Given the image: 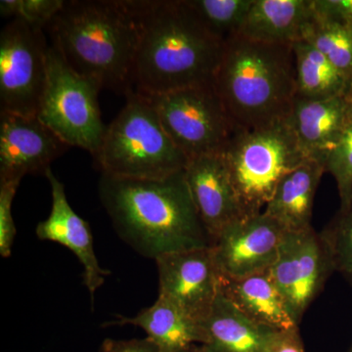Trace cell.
<instances>
[{
  "mask_svg": "<svg viewBox=\"0 0 352 352\" xmlns=\"http://www.w3.org/2000/svg\"><path fill=\"white\" fill-rule=\"evenodd\" d=\"M138 25L134 91L159 94L212 85L226 43L185 0L129 1Z\"/></svg>",
  "mask_w": 352,
  "mask_h": 352,
  "instance_id": "cell-1",
  "label": "cell"
},
{
  "mask_svg": "<svg viewBox=\"0 0 352 352\" xmlns=\"http://www.w3.org/2000/svg\"><path fill=\"white\" fill-rule=\"evenodd\" d=\"M184 170L164 179L102 173L99 196L116 231L145 258L210 247Z\"/></svg>",
  "mask_w": 352,
  "mask_h": 352,
  "instance_id": "cell-2",
  "label": "cell"
},
{
  "mask_svg": "<svg viewBox=\"0 0 352 352\" xmlns=\"http://www.w3.org/2000/svg\"><path fill=\"white\" fill-rule=\"evenodd\" d=\"M45 31L78 75L94 80L102 89L133 91L139 32L129 1H65Z\"/></svg>",
  "mask_w": 352,
  "mask_h": 352,
  "instance_id": "cell-3",
  "label": "cell"
},
{
  "mask_svg": "<svg viewBox=\"0 0 352 352\" xmlns=\"http://www.w3.org/2000/svg\"><path fill=\"white\" fill-rule=\"evenodd\" d=\"M212 85L239 131L287 119L296 94L293 45L229 39Z\"/></svg>",
  "mask_w": 352,
  "mask_h": 352,
  "instance_id": "cell-4",
  "label": "cell"
},
{
  "mask_svg": "<svg viewBox=\"0 0 352 352\" xmlns=\"http://www.w3.org/2000/svg\"><path fill=\"white\" fill-rule=\"evenodd\" d=\"M126 103L106 129L94 161L103 175L164 179L186 168L189 159L171 140L143 95L129 92Z\"/></svg>",
  "mask_w": 352,
  "mask_h": 352,
  "instance_id": "cell-5",
  "label": "cell"
},
{
  "mask_svg": "<svg viewBox=\"0 0 352 352\" xmlns=\"http://www.w3.org/2000/svg\"><path fill=\"white\" fill-rule=\"evenodd\" d=\"M222 154L245 215L263 212L284 176L307 159L288 118L238 129Z\"/></svg>",
  "mask_w": 352,
  "mask_h": 352,
  "instance_id": "cell-6",
  "label": "cell"
},
{
  "mask_svg": "<svg viewBox=\"0 0 352 352\" xmlns=\"http://www.w3.org/2000/svg\"><path fill=\"white\" fill-rule=\"evenodd\" d=\"M100 85L76 73L52 44L46 53V82L38 117L69 147L94 156L107 126L99 107Z\"/></svg>",
  "mask_w": 352,
  "mask_h": 352,
  "instance_id": "cell-7",
  "label": "cell"
},
{
  "mask_svg": "<svg viewBox=\"0 0 352 352\" xmlns=\"http://www.w3.org/2000/svg\"><path fill=\"white\" fill-rule=\"evenodd\" d=\"M140 94L156 111L164 131L189 161L223 152L238 131L212 85Z\"/></svg>",
  "mask_w": 352,
  "mask_h": 352,
  "instance_id": "cell-8",
  "label": "cell"
},
{
  "mask_svg": "<svg viewBox=\"0 0 352 352\" xmlns=\"http://www.w3.org/2000/svg\"><path fill=\"white\" fill-rule=\"evenodd\" d=\"M44 30L14 18L0 34L1 112L36 117L46 82Z\"/></svg>",
  "mask_w": 352,
  "mask_h": 352,
  "instance_id": "cell-9",
  "label": "cell"
},
{
  "mask_svg": "<svg viewBox=\"0 0 352 352\" xmlns=\"http://www.w3.org/2000/svg\"><path fill=\"white\" fill-rule=\"evenodd\" d=\"M335 271L332 254L320 233L314 228L285 232L270 272L298 325Z\"/></svg>",
  "mask_w": 352,
  "mask_h": 352,
  "instance_id": "cell-10",
  "label": "cell"
},
{
  "mask_svg": "<svg viewBox=\"0 0 352 352\" xmlns=\"http://www.w3.org/2000/svg\"><path fill=\"white\" fill-rule=\"evenodd\" d=\"M284 234L282 227L263 212L227 226L210 245L220 277L236 279L270 271Z\"/></svg>",
  "mask_w": 352,
  "mask_h": 352,
  "instance_id": "cell-11",
  "label": "cell"
},
{
  "mask_svg": "<svg viewBox=\"0 0 352 352\" xmlns=\"http://www.w3.org/2000/svg\"><path fill=\"white\" fill-rule=\"evenodd\" d=\"M156 263L159 296L203 323L220 289V275L210 247L164 254Z\"/></svg>",
  "mask_w": 352,
  "mask_h": 352,
  "instance_id": "cell-12",
  "label": "cell"
},
{
  "mask_svg": "<svg viewBox=\"0 0 352 352\" xmlns=\"http://www.w3.org/2000/svg\"><path fill=\"white\" fill-rule=\"evenodd\" d=\"M69 148L38 116L0 112V180L44 175Z\"/></svg>",
  "mask_w": 352,
  "mask_h": 352,
  "instance_id": "cell-13",
  "label": "cell"
},
{
  "mask_svg": "<svg viewBox=\"0 0 352 352\" xmlns=\"http://www.w3.org/2000/svg\"><path fill=\"white\" fill-rule=\"evenodd\" d=\"M184 175L210 245L227 226L247 217L222 153L190 160Z\"/></svg>",
  "mask_w": 352,
  "mask_h": 352,
  "instance_id": "cell-14",
  "label": "cell"
},
{
  "mask_svg": "<svg viewBox=\"0 0 352 352\" xmlns=\"http://www.w3.org/2000/svg\"><path fill=\"white\" fill-rule=\"evenodd\" d=\"M44 176L50 182L52 207L50 217L36 226V236L39 240L64 245L75 254L83 268V284L94 300L97 289L103 286L105 278L111 272L101 267L95 254L90 227L69 205L63 183L51 168L46 170Z\"/></svg>",
  "mask_w": 352,
  "mask_h": 352,
  "instance_id": "cell-15",
  "label": "cell"
},
{
  "mask_svg": "<svg viewBox=\"0 0 352 352\" xmlns=\"http://www.w3.org/2000/svg\"><path fill=\"white\" fill-rule=\"evenodd\" d=\"M288 120L305 156L325 166L352 120V98L347 94L319 101L296 98Z\"/></svg>",
  "mask_w": 352,
  "mask_h": 352,
  "instance_id": "cell-16",
  "label": "cell"
},
{
  "mask_svg": "<svg viewBox=\"0 0 352 352\" xmlns=\"http://www.w3.org/2000/svg\"><path fill=\"white\" fill-rule=\"evenodd\" d=\"M201 325L206 333L204 346L212 352H268L284 333L251 320L220 289Z\"/></svg>",
  "mask_w": 352,
  "mask_h": 352,
  "instance_id": "cell-17",
  "label": "cell"
},
{
  "mask_svg": "<svg viewBox=\"0 0 352 352\" xmlns=\"http://www.w3.org/2000/svg\"><path fill=\"white\" fill-rule=\"evenodd\" d=\"M312 0H254L239 36L258 43L293 45L314 23Z\"/></svg>",
  "mask_w": 352,
  "mask_h": 352,
  "instance_id": "cell-18",
  "label": "cell"
},
{
  "mask_svg": "<svg viewBox=\"0 0 352 352\" xmlns=\"http://www.w3.org/2000/svg\"><path fill=\"white\" fill-rule=\"evenodd\" d=\"M325 173L321 162L305 160L278 184L264 214L274 219L285 232L312 228L314 197Z\"/></svg>",
  "mask_w": 352,
  "mask_h": 352,
  "instance_id": "cell-19",
  "label": "cell"
},
{
  "mask_svg": "<svg viewBox=\"0 0 352 352\" xmlns=\"http://www.w3.org/2000/svg\"><path fill=\"white\" fill-rule=\"evenodd\" d=\"M220 291L251 320L278 332L298 328L270 271L236 278L220 277Z\"/></svg>",
  "mask_w": 352,
  "mask_h": 352,
  "instance_id": "cell-20",
  "label": "cell"
},
{
  "mask_svg": "<svg viewBox=\"0 0 352 352\" xmlns=\"http://www.w3.org/2000/svg\"><path fill=\"white\" fill-rule=\"evenodd\" d=\"M131 325L141 328L161 352H185L193 344H204L206 333L200 322L183 314L163 296L134 317H120L105 323L110 326Z\"/></svg>",
  "mask_w": 352,
  "mask_h": 352,
  "instance_id": "cell-21",
  "label": "cell"
},
{
  "mask_svg": "<svg viewBox=\"0 0 352 352\" xmlns=\"http://www.w3.org/2000/svg\"><path fill=\"white\" fill-rule=\"evenodd\" d=\"M296 98L319 101L346 94L349 80L305 39L293 44Z\"/></svg>",
  "mask_w": 352,
  "mask_h": 352,
  "instance_id": "cell-22",
  "label": "cell"
},
{
  "mask_svg": "<svg viewBox=\"0 0 352 352\" xmlns=\"http://www.w3.org/2000/svg\"><path fill=\"white\" fill-rule=\"evenodd\" d=\"M208 31L227 43L239 36L254 0H185Z\"/></svg>",
  "mask_w": 352,
  "mask_h": 352,
  "instance_id": "cell-23",
  "label": "cell"
},
{
  "mask_svg": "<svg viewBox=\"0 0 352 352\" xmlns=\"http://www.w3.org/2000/svg\"><path fill=\"white\" fill-rule=\"evenodd\" d=\"M349 80L352 75V25L315 19L305 38Z\"/></svg>",
  "mask_w": 352,
  "mask_h": 352,
  "instance_id": "cell-24",
  "label": "cell"
},
{
  "mask_svg": "<svg viewBox=\"0 0 352 352\" xmlns=\"http://www.w3.org/2000/svg\"><path fill=\"white\" fill-rule=\"evenodd\" d=\"M320 234L332 254L336 271L352 283V205L340 210Z\"/></svg>",
  "mask_w": 352,
  "mask_h": 352,
  "instance_id": "cell-25",
  "label": "cell"
},
{
  "mask_svg": "<svg viewBox=\"0 0 352 352\" xmlns=\"http://www.w3.org/2000/svg\"><path fill=\"white\" fill-rule=\"evenodd\" d=\"M325 170L337 182L340 210H346L352 205V120L326 157Z\"/></svg>",
  "mask_w": 352,
  "mask_h": 352,
  "instance_id": "cell-26",
  "label": "cell"
},
{
  "mask_svg": "<svg viewBox=\"0 0 352 352\" xmlns=\"http://www.w3.org/2000/svg\"><path fill=\"white\" fill-rule=\"evenodd\" d=\"M64 4L63 0H1L0 13L3 17L18 18L45 30Z\"/></svg>",
  "mask_w": 352,
  "mask_h": 352,
  "instance_id": "cell-27",
  "label": "cell"
},
{
  "mask_svg": "<svg viewBox=\"0 0 352 352\" xmlns=\"http://www.w3.org/2000/svg\"><path fill=\"white\" fill-rule=\"evenodd\" d=\"M21 180H0V254L9 258L12 254L16 230L12 215V204Z\"/></svg>",
  "mask_w": 352,
  "mask_h": 352,
  "instance_id": "cell-28",
  "label": "cell"
},
{
  "mask_svg": "<svg viewBox=\"0 0 352 352\" xmlns=\"http://www.w3.org/2000/svg\"><path fill=\"white\" fill-rule=\"evenodd\" d=\"M316 19L352 25V0H312Z\"/></svg>",
  "mask_w": 352,
  "mask_h": 352,
  "instance_id": "cell-29",
  "label": "cell"
},
{
  "mask_svg": "<svg viewBox=\"0 0 352 352\" xmlns=\"http://www.w3.org/2000/svg\"><path fill=\"white\" fill-rule=\"evenodd\" d=\"M99 352H161L149 338L145 339H106L102 342Z\"/></svg>",
  "mask_w": 352,
  "mask_h": 352,
  "instance_id": "cell-30",
  "label": "cell"
},
{
  "mask_svg": "<svg viewBox=\"0 0 352 352\" xmlns=\"http://www.w3.org/2000/svg\"><path fill=\"white\" fill-rule=\"evenodd\" d=\"M268 352H305L298 328L282 333L276 344Z\"/></svg>",
  "mask_w": 352,
  "mask_h": 352,
  "instance_id": "cell-31",
  "label": "cell"
},
{
  "mask_svg": "<svg viewBox=\"0 0 352 352\" xmlns=\"http://www.w3.org/2000/svg\"><path fill=\"white\" fill-rule=\"evenodd\" d=\"M185 352H212L210 349H208L207 346L204 344H193L188 351Z\"/></svg>",
  "mask_w": 352,
  "mask_h": 352,
  "instance_id": "cell-32",
  "label": "cell"
},
{
  "mask_svg": "<svg viewBox=\"0 0 352 352\" xmlns=\"http://www.w3.org/2000/svg\"><path fill=\"white\" fill-rule=\"evenodd\" d=\"M346 94H349V96H351L352 98V75L349 80V89H347Z\"/></svg>",
  "mask_w": 352,
  "mask_h": 352,
  "instance_id": "cell-33",
  "label": "cell"
},
{
  "mask_svg": "<svg viewBox=\"0 0 352 352\" xmlns=\"http://www.w3.org/2000/svg\"><path fill=\"white\" fill-rule=\"evenodd\" d=\"M349 352H352V346H351V351H349Z\"/></svg>",
  "mask_w": 352,
  "mask_h": 352,
  "instance_id": "cell-34",
  "label": "cell"
}]
</instances>
